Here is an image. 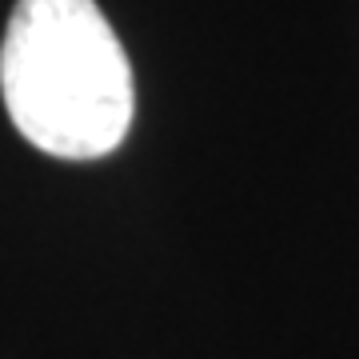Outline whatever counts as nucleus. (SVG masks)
Here are the masks:
<instances>
[{
  "mask_svg": "<svg viewBox=\"0 0 359 359\" xmlns=\"http://www.w3.org/2000/svg\"><path fill=\"white\" fill-rule=\"evenodd\" d=\"M0 96L16 132L56 160H100L132 128L128 52L96 0H16L0 44Z\"/></svg>",
  "mask_w": 359,
  "mask_h": 359,
  "instance_id": "nucleus-1",
  "label": "nucleus"
}]
</instances>
